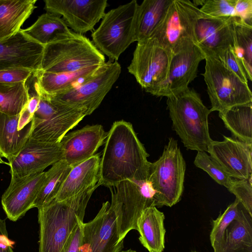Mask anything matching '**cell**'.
<instances>
[{
	"label": "cell",
	"mask_w": 252,
	"mask_h": 252,
	"mask_svg": "<svg viewBox=\"0 0 252 252\" xmlns=\"http://www.w3.org/2000/svg\"><path fill=\"white\" fill-rule=\"evenodd\" d=\"M148 157L132 124L115 122L105 140L97 184L109 188L125 180H148Z\"/></svg>",
	"instance_id": "cell-1"
},
{
	"label": "cell",
	"mask_w": 252,
	"mask_h": 252,
	"mask_svg": "<svg viewBox=\"0 0 252 252\" xmlns=\"http://www.w3.org/2000/svg\"><path fill=\"white\" fill-rule=\"evenodd\" d=\"M99 186L97 183L72 197L53 200L38 209L39 252H61L74 228L83 221L89 201Z\"/></svg>",
	"instance_id": "cell-2"
},
{
	"label": "cell",
	"mask_w": 252,
	"mask_h": 252,
	"mask_svg": "<svg viewBox=\"0 0 252 252\" xmlns=\"http://www.w3.org/2000/svg\"><path fill=\"white\" fill-rule=\"evenodd\" d=\"M167 109L173 129L188 150L207 152L212 140L210 136L208 117L211 111L203 104L193 89L167 97Z\"/></svg>",
	"instance_id": "cell-3"
},
{
	"label": "cell",
	"mask_w": 252,
	"mask_h": 252,
	"mask_svg": "<svg viewBox=\"0 0 252 252\" xmlns=\"http://www.w3.org/2000/svg\"><path fill=\"white\" fill-rule=\"evenodd\" d=\"M105 63V58L92 41L83 34H72L44 46L40 71L74 72Z\"/></svg>",
	"instance_id": "cell-4"
},
{
	"label": "cell",
	"mask_w": 252,
	"mask_h": 252,
	"mask_svg": "<svg viewBox=\"0 0 252 252\" xmlns=\"http://www.w3.org/2000/svg\"><path fill=\"white\" fill-rule=\"evenodd\" d=\"M139 4L133 0L105 13L98 27L92 33V42L110 61L136 41L135 27Z\"/></svg>",
	"instance_id": "cell-5"
},
{
	"label": "cell",
	"mask_w": 252,
	"mask_h": 252,
	"mask_svg": "<svg viewBox=\"0 0 252 252\" xmlns=\"http://www.w3.org/2000/svg\"><path fill=\"white\" fill-rule=\"evenodd\" d=\"M186 167L177 140L170 138L158 159L149 166L148 180L156 190V207H172L181 200Z\"/></svg>",
	"instance_id": "cell-6"
},
{
	"label": "cell",
	"mask_w": 252,
	"mask_h": 252,
	"mask_svg": "<svg viewBox=\"0 0 252 252\" xmlns=\"http://www.w3.org/2000/svg\"><path fill=\"white\" fill-rule=\"evenodd\" d=\"M121 72L120 63L110 60L74 87L51 95L41 92L57 106L83 109L86 116L90 115L100 105Z\"/></svg>",
	"instance_id": "cell-7"
},
{
	"label": "cell",
	"mask_w": 252,
	"mask_h": 252,
	"mask_svg": "<svg viewBox=\"0 0 252 252\" xmlns=\"http://www.w3.org/2000/svg\"><path fill=\"white\" fill-rule=\"evenodd\" d=\"M205 56V71L202 75L207 85L211 112H220L252 102V94L248 83L242 81L218 58Z\"/></svg>",
	"instance_id": "cell-8"
},
{
	"label": "cell",
	"mask_w": 252,
	"mask_h": 252,
	"mask_svg": "<svg viewBox=\"0 0 252 252\" xmlns=\"http://www.w3.org/2000/svg\"><path fill=\"white\" fill-rule=\"evenodd\" d=\"M111 193V204L117 216L119 241L131 230H137V220L146 208L155 206L156 190L149 180H129L119 183Z\"/></svg>",
	"instance_id": "cell-9"
},
{
	"label": "cell",
	"mask_w": 252,
	"mask_h": 252,
	"mask_svg": "<svg viewBox=\"0 0 252 252\" xmlns=\"http://www.w3.org/2000/svg\"><path fill=\"white\" fill-rule=\"evenodd\" d=\"M201 15L200 8L192 1L172 0L150 37L172 53L189 41L195 42L196 24Z\"/></svg>",
	"instance_id": "cell-10"
},
{
	"label": "cell",
	"mask_w": 252,
	"mask_h": 252,
	"mask_svg": "<svg viewBox=\"0 0 252 252\" xmlns=\"http://www.w3.org/2000/svg\"><path fill=\"white\" fill-rule=\"evenodd\" d=\"M172 53L153 37L137 42L128 71L150 93L167 77Z\"/></svg>",
	"instance_id": "cell-11"
},
{
	"label": "cell",
	"mask_w": 252,
	"mask_h": 252,
	"mask_svg": "<svg viewBox=\"0 0 252 252\" xmlns=\"http://www.w3.org/2000/svg\"><path fill=\"white\" fill-rule=\"evenodd\" d=\"M205 57L195 41H188L172 53L167 77L150 94L167 97L187 89L197 77L199 64Z\"/></svg>",
	"instance_id": "cell-12"
},
{
	"label": "cell",
	"mask_w": 252,
	"mask_h": 252,
	"mask_svg": "<svg viewBox=\"0 0 252 252\" xmlns=\"http://www.w3.org/2000/svg\"><path fill=\"white\" fill-rule=\"evenodd\" d=\"M124 248L120 241L117 226V216L113 205L103 202L96 216L83 223L82 252H118Z\"/></svg>",
	"instance_id": "cell-13"
},
{
	"label": "cell",
	"mask_w": 252,
	"mask_h": 252,
	"mask_svg": "<svg viewBox=\"0 0 252 252\" xmlns=\"http://www.w3.org/2000/svg\"><path fill=\"white\" fill-rule=\"evenodd\" d=\"M44 9L62 19L74 32L83 34L92 31L103 17L107 0H45Z\"/></svg>",
	"instance_id": "cell-14"
},
{
	"label": "cell",
	"mask_w": 252,
	"mask_h": 252,
	"mask_svg": "<svg viewBox=\"0 0 252 252\" xmlns=\"http://www.w3.org/2000/svg\"><path fill=\"white\" fill-rule=\"evenodd\" d=\"M223 140H212L207 152L231 178L242 180L252 176V144L223 136Z\"/></svg>",
	"instance_id": "cell-15"
},
{
	"label": "cell",
	"mask_w": 252,
	"mask_h": 252,
	"mask_svg": "<svg viewBox=\"0 0 252 252\" xmlns=\"http://www.w3.org/2000/svg\"><path fill=\"white\" fill-rule=\"evenodd\" d=\"M60 143H50L29 138L19 154L8 161L11 178H21L42 172L62 160Z\"/></svg>",
	"instance_id": "cell-16"
},
{
	"label": "cell",
	"mask_w": 252,
	"mask_h": 252,
	"mask_svg": "<svg viewBox=\"0 0 252 252\" xmlns=\"http://www.w3.org/2000/svg\"><path fill=\"white\" fill-rule=\"evenodd\" d=\"M44 46L31 39L21 29L0 40V70L22 68L40 70Z\"/></svg>",
	"instance_id": "cell-17"
},
{
	"label": "cell",
	"mask_w": 252,
	"mask_h": 252,
	"mask_svg": "<svg viewBox=\"0 0 252 252\" xmlns=\"http://www.w3.org/2000/svg\"><path fill=\"white\" fill-rule=\"evenodd\" d=\"M236 17L212 18L202 14L198 19L195 42L206 55L219 58L228 48L234 47Z\"/></svg>",
	"instance_id": "cell-18"
},
{
	"label": "cell",
	"mask_w": 252,
	"mask_h": 252,
	"mask_svg": "<svg viewBox=\"0 0 252 252\" xmlns=\"http://www.w3.org/2000/svg\"><path fill=\"white\" fill-rule=\"evenodd\" d=\"M46 172L11 178L1 196L2 208L10 220L16 221L32 208L46 179Z\"/></svg>",
	"instance_id": "cell-19"
},
{
	"label": "cell",
	"mask_w": 252,
	"mask_h": 252,
	"mask_svg": "<svg viewBox=\"0 0 252 252\" xmlns=\"http://www.w3.org/2000/svg\"><path fill=\"white\" fill-rule=\"evenodd\" d=\"M107 136L101 125H87L66 134L60 144L62 159L73 167L93 157Z\"/></svg>",
	"instance_id": "cell-20"
},
{
	"label": "cell",
	"mask_w": 252,
	"mask_h": 252,
	"mask_svg": "<svg viewBox=\"0 0 252 252\" xmlns=\"http://www.w3.org/2000/svg\"><path fill=\"white\" fill-rule=\"evenodd\" d=\"M57 106L59 109L47 118L32 120L30 139L46 143H60L69 130L86 116L84 109Z\"/></svg>",
	"instance_id": "cell-21"
},
{
	"label": "cell",
	"mask_w": 252,
	"mask_h": 252,
	"mask_svg": "<svg viewBox=\"0 0 252 252\" xmlns=\"http://www.w3.org/2000/svg\"><path fill=\"white\" fill-rule=\"evenodd\" d=\"M100 154L72 167L54 199L62 201L91 187L99 180Z\"/></svg>",
	"instance_id": "cell-22"
},
{
	"label": "cell",
	"mask_w": 252,
	"mask_h": 252,
	"mask_svg": "<svg viewBox=\"0 0 252 252\" xmlns=\"http://www.w3.org/2000/svg\"><path fill=\"white\" fill-rule=\"evenodd\" d=\"M164 214L151 206L142 212L137 220L139 240L149 252H162L165 248L166 230Z\"/></svg>",
	"instance_id": "cell-23"
},
{
	"label": "cell",
	"mask_w": 252,
	"mask_h": 252,
	"mask_svg": "<svg viewBox=\"0 0 252 252\" xmlns=\"http://www.w3.org/2000/svg\"><path fill=\"white\" fill-rule=\"evenodd\" d=\"M19 114L10 116L0 112V154L8 161L19 154L30 138L32 126L21 128Z\"/></svg>",
	"instance_id": "cell-24"
},
{
	"label": "cell",
	"mask_w": 252,
	"mask_h": 252,
	"mask_svg": "<svg viewBox=\"0 0 252 252\" xmlns=\"http://www.w3.org/2000/svg\"><path fill=\"white\" fill-rule=\"evenodd\" d=\"M36 0H0V40L13 35L36 7Z\"/></svg>",
	"instance_id": "cell-25"
},
{
	"label": "cell",
	"mask_w": 252,
	"mask_h": 252,
	"mask_svg": "<svg viewBox=\"0 0 252 252\" xmlns=\"http://www.w3.org/2000/svg\"><path fill=\"white\" fill-rule=\"evenodd\" d=\"M22 30L31 39L44 46L66 38L73 32L60 16L48 12L39 16L31 26Z\"/></svg>",
	"instance_id": "cell-26"
},
{
	"label": "cell",
	"mask_w": 252,
	"mask_h": 252,
	"mask_svg": "<svg viewBox=\"0 0 252 252\" xmlns=\"http://www.w3.org/2000/svg\"><path fill=\"white\" fill-rule=\"evenodd\" d=\"M101 65H94L70 72H34L39 90L47 94H54L76 86L93 74Z\"/></svg>",
	"instance_id": "cell-27"
},
{
	"label": "cell",
	"mask_w": 252,
	"mask_h": 252,
	"mask_svg": "<svg viewBox=\"0 0 252 252\" xmlns=\"http://www.w3.org/2000/svg\"><path fill=\"white\" fill-rule=\"evenodd\" d=\"M172 0H144L139 4L136 20V40L150 37L159 25Z\"/></svg>",
	"instance_id": "cell-28"
},
{
	"label": "cell",
	"mask_w": 252,
	"mask_h": 252,
	"mask_svg": "<svg viewBox=\"0 0 252 252\" xmlns=\"http://www.w3.org/2000/svg\"><path fill=\"white\" fill-rule=\"evenodd\" d=\"M219 115L236 139L252 144V102L233 106Z\"/></svg>",
	"instance_id": "cell-29"
},
{
	"label": "cell",
	"mask_w": 252,
	"mask_h": 252,
	"mask_svg": "<svg viewBox=\"0 0 252 252\" xmlns=\"http://www.w3.org/2000/svg\"><path fill=\"white\" fill-rule=\"evenodd\" d=\"M71 168L63 159L52 165L46 172V179L32 208H40L55 199Z\"/></svg>",
	"instance_id": "cell-30"
},
{
	"label": "cell",
	"mask_w": 252,
	"mask_h": 252,
	"mask_svg": "<svg viewBox=\"0 0 252 252\" xmlns=\"http://www.w3.org/2000/svg\"><path fill=\"white\" fill-rule=\"evenodd\" d=\"M252 218L244 207L238 218L233 220L225 230V249L252 247Z\"/></svg>",
	"instance_id": "cell-31"
},
{
	"label": "cell",
	"mask_w": 252,
	"mask_h": 252,
	"mask_svg": "<svg viewBox=\"0 0 252 252\" xmlns=\"http://www.w3.org/2000/svg\"><path fill=\"white\" fill-rule=\"evenodd\" d=\"M29 98L25 83H0V112L10 115L20 113Z\"/></svg>",
	"instance_id": "cell-32"
},
{
	"label": "cell",
	"mask_w": 252,
	"mask_h": 252,
	"mask_svg": "<svg viewBox=\"0 0 252 252\" xmlns=\"http://www.w3.org/2000/svg\"><path fill=\"white\" fill-rule=\"evenodd\" d=\"M235 44L233 47L243 64L248 80L252 79V26L238 17L234 21Z\"/></svg>",
	"instance_id": "cell-33"
},
{
	"label": "cell",
	"mask_w": 252,
	"mask_h": 252,
	"mask_svg": "<svg viewBox=\"0 0 252 252\" xmlns=\"http://www.w3.org/2000/svg\"><path fill=\"white\" fill-rule=\"evenodd\" d=\"M244 207L236 198L222 213L212 220V228L210 235V239L214 252H221L225 249V232L234 220L237 219Z\"/></svg>",
	"instance_id": "cell-34"
},
{
	"label": "cell",
	"mask_w": 252,
	"mask_h": 252,
	"mask_svg": "<svg viewBox=\"0 0 252 252\" xmlns=\"http://www.w3.org/2000/svg\"><path fill=\"white\" fill-rule=\"evenodd\" d=\"M194 164L205 172L217 183L228 189L233 181L205 152H197Z\"/></svg>",
	"instance_id": "cell-35"
},
{
	"label": "cell",
	"mask_w": 252,
	"mask_h": 252,
	"mask_svg": "<svg viewBox=\"0 0 252 252\" xmlns=\"http://www.w3.org/2000/svg\"><path fill=\"white\" fill-rule=\"evenodd\" d=\"M236 0H206L200 8L202 15L212 18L236 17Z\"/></svg>",
	"instance_id": "cell-36"
},
{
	"label": "cell",
	"mask_w": 252,
	"mask_h": 252,
	"mask_svg": "<svg viewBox=\"0 0 252 252\" xmlns=\"http://www.w3.org/2000/svg\"><path fill=\"white\" fill-rule=\"evenodd\" d=\"M252 176L247 179H233L228 191L235 195L252 217Z\"/></svg>",
	"instance_id": "cell-37"
},
{
	"label": "cell",
	"mask_w": 252,
	"mask_h": 252,
	"mask_svg": "<svg viewBox=\"0 0 252 252\" xmlns=\"http://www.w3.org/2000/svg\"><path fill=\"white\" fill-rule=\"evenodd\" d=\"M218 59L242 81L248 83V80L243 64L233 47L228 48Z\"/></svg>",
	"instance_id": "cell-38"
},
{
	"label": "cell",
	"mask_w": 252,
	"mask_h": 252,
	"mask_svg": "<svg viewBox=\"0 0 252 252\" xmlns=\"http://www.w3.org/2000/svg\"><path fill=\"white\" fill-rule=\"evenodd\" d=\"M32 71L22 68L0 70V83L15 84L25 83L33 73Z\"/></svg>",
	"instance_id": "cell-39"
},
{
	"label": "cell",
	"mask_w": 252,
	"mask_h": 252,
	"mask_svg": "<svg viewBox=\"0 0 252 252\" xmlns=\"http://www.w3.org/2000/svg\"><path fill=\"white\" fill-rule=\"evenodd\" d=\"M83 221L74 228L63 246L61 252H82L81 247L83 237Z\"/></svg>",
	"instance_id": "cell-40"
},
{
	"label": "cell",
	"mask_w": 252,
	"mask_h": 252,
	"mask_svg": "<svg viewBox=\"0 0 252 252\" xmlns=\"http://www.w3.org/2000/svg\"><path fill=\"white\" fill-rule=\"evenodd\" d=\"M234 9L236 17L252 26V0H236Z\"/></svg>",
	"instance_id": "cell-41"
},
{
	"label": "cell",
	"mask_w": 252,
	"mask_h": 252,
	"mask_svg": "<svg viewBox=\"0 0 252 252\" xmlns=\"http://www.w3.org/2000/svg\"><path fill=\"white\" fill-rule=\"evenodd\" d=\"M14 244L8 237L5 220L0 219V252H14Z\"/></svg>",
	"instance_id": "cell-42"
},
{
	"label": "cell",
	"mask_w": 252,
	"mask_h": 252,
	"mask_svg": "<svg viewBox=\"0 0 252 252\" xmlns=\"http://www.w3.org/2000/svg\"><path fill=\"white\" fill-rule=\"evenodd\" d=\"M221 252H252V247H241L236 249H225Z\"/></svg>",
	"instance_id": "cell-43"
},
{
	"label": "cell",
	"mask_w": 252,
	"mask_h": 252,
	"mask_svg": "<svg viewBox=\"0 0 252 252\" xmlns=\"http://www.w3.org/2000/svg\"><path fill=\"white\" fill-rule=\"evenodd\" d=\"M206 0H194L192 1V2L197 6L198 5H201V6L203 4V3L205 2Z\"/></svg>",
	"instance_id": "cell-44"
},
{
	"label": "cell",
	"mask_w": 252,
	"mask_h": 252,
	"mask_svg": "<svg viewBox=\"0 0 252 252\" xmlns=\"http://www.w3.org/2000/svg\"><path fill=\"white\" fill-rule=\"evenodd\" d=\"M118 252H137L136 251L133 250L131 249L126 250H121Z\"/></svg>",
	"instance_id": "cell-45"
},
{
	"label": "cell",
	"mask_w": 252,
	"mask_h": 252,
	"mask_svg": "<svg viewBox=\"0 0 252 252\" xmlns=\"http://www.w3.org/2000/svg\"><path fill=\"white\" fill-rule=\"evenodd\" d=\"M2 163H6L7 164H8V163H6L5 162H4L2 159V157L0 154V164H2Z\"/></svg>",
	"instance_id": "cell-46"
},
{
	"label": "cell",
	"mask_w": 252,
	"mask_h": 252,
	"mask_svg": "<svg viewBox=\"0 0 252 252\" xmlns=\"http://www.w3.org/2000/svg\"><path fill=\"white\" fill-rule=\"evenodd\" d=\"M190 252H197V251H191Z\"/></svg>",
	"instance_id": "cell-47"
}]
</instances>
